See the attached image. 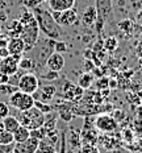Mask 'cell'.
Returning <instances> with one entry per match:
<instances>
[{
	"label": "cell",
	"instance_id": "cell-19",
	"mask_svg": "<svg viewBox=\"0 0 142 153\" xmlns=\"http://www.w3.org/2000/svg\"><path fill=\"white\" fill-rule=\"evenodd\" d=\"M3 126H4V128L8 131V132H12L13 133L16 129L18 128V126H20V122H18V119L16 116H11V115H8L7 117H4V119L1 120Z\"/></svg>",
	"mask_w": 142,
	"mask_h": 153
},
{
	"label": "cell",
	"instance_id": "cell-9",
	"mask_svg": "<svg viewBox=\"0 0 142 153\" xmlns=\"http://www.w3.org/2000/svg\"><path fill=\"white\" fill-rule=\"evenodd\" d=\"M95 127L102 132H112L117 128V122L115 117L109 116V115H100L95 122Z\"/></svg>",
	"mask_w": 142,
	"mask_h": 153
},
{
	"label": "cell",
	"instance_id": "cell-33",
	"mask_svg": "<svg viewBox=\"0 0 142 153\" xmlns=\"http://www.w3.org/2000/svg\"><path fill=\"white\" fill-rule=\"evenodd\" d=\"M54 52L57 53H65V52H67V45H66V42L65 41H62V40H58V41H54Z\"/></svg>",
	"mask_w": 142,
	"mask_h": 153
},
{
	"label": "cell",
	"instance_id": "cell-2",
	"mask_svg": "<svg viewBox=\"0 0 142 153\" xmlns=\"http://www.w3.org/2000/svg\"><path fill=\"white\" fill-rule=\"evenodd\" d=\"M18 119L21 126L26 127L28 129H36L43 126L45 123V114H42L37 107H32L26 111H18Z\"/></svg>",
	"mask_w": 142,
	"mask_h": 153
},
{
	"label": "cell",
	"instance_id": "cell-29",
	"mask_svg": "<svg viewBox=\"0 0 142 153\" xmlns=\"http://www.w3.org/2000/svg\"><path fill=\"white\" fill-rule=\"evenodd\" d=\"M34 107H37L41 111V112L45 114V115L53 111V108H52V106H50V103H45V102H41V100H37V99H34Z\"/></svg>",
	"mask_w": 142,
	"mask_h": 153
},
{
	"label": "cell",
	"instance_id": "cell-35",
	"mask_svg": "<svg viewBox=\"0 0 142 153\" xmlns=\"http://www.w3.org/2000/svg\"><path fill=\"white\" fill-rule=\"evenodd\" d=\"M9 115V106L4 102H0V120L7 117Z\"/></svg>",
	"mask_w": 142,
	"mask_h": 153
},
{
	"label": "cell",
	"instance_id": "cell-36",
	"mask_svg": "<svg viewBox=\"0 0 142 153\" xmlns=\"http://www.w3.org/2000/svg\"><path fill=\"white\" fill-rule=\"evenodd\" d=\"M59 153H66V135L65 131L59 133Z\"/></svg>",
	"mask_w": 142,
	"mask_h": 153
},
{
	"label": "cell",
	"instance_id": "cell-21",
	"mask_svg": "<svg viewBox=\"0 0 142 153\" xmlns=\"http://www.w3.org/2000/svg\"><path fill=\"white\" fill-rule=\"evenodd\" d=\"M7 29H8V34L11 37H20L21 32H23V24L20 23V20H12Z\"/></svg>",
	"mask_w": 142,
	"mask_h": 153
},
{
	"label": "cell",
	"instance_id": "cell-27",
	"mask_svg": "<svg viewBox=\"0 0 142 153\" xmlns=\"http://www.w3.org/2000/svg\"><path fill=\"white\" fill-rule=\"evenodd\" d=\"M118 29L122 32V33H130L132 30H133L134 25H133V21L129 20V19H124V20H121L118 23Z\"/></svg>",
	"mask_w": 142,
	"mask_h": 153
},
{
	"label": "cell",
	"instance_id": "cell-6",
	"mask_svg": "<svg viewBox=\"0 0 142 153\" xmlns=\"http://www.w3.org/2000/svg\"><path fill=\"white\" fill-rule=\"evenodd\" d=\"M17 88L23 92H26V94H36L40 88V81L38 76H37L32 71H26L25 74L20 75L17 81Z\"/></svg>",
	"mask_w": 142,
	"mask_h": 153
},
{
	"label": "cell",
	"instance_id": "cell-40",
	"mask_svg": "<svg viewBox=\"0 0 142 153\" xmlns=\"http://www.w3.org/2000/svg\"><path fill=\"white\" fill-rule=\"evenodd\" d=\"M7 56H9L7 46H4V48H0V58H4V57H7Z\"/></svg>",
	"mask_w": 142,
	"mask_h": 153
},
{
	"label": "cell",
	"instance_id": "cell-34",
	"mask_svg": "<svg viewBox=\"0 0 142 153\" xmlns=\"http://www.w3.org/2000/svg\"><path fill=\"white\" fill-rule=\"evenodd\" d=\"M96 87H97V90H105V88H109V78L102 76L99 81H96Z\"/></svg>",
	"mask_w": 142,
	"mask_h": 153
},
{
	"label": "cell",
	"instance_id": "cell-43",
	"mask_svg": "<svg viewBox=\"0 0 142 153\" xmlns=\"http://www.w3.org/2000/svg\"><path fill=\"white\" fill-rule=\"evenodd\" d=\"M0 59H1V58H0Z\"/></svg>",
	"mask_w": 142,
	"mask_h": 153
},
{
	"label": "cell",
	"instance_id": "cell-12",
	"mask_svg": "<svg viewBox=\"0 0 142 153\" xmlns=\"http://www.w3.org/2000/svg\"><path fill=\"white\" fill-rule=\"evenodd\" d=\"M40 141L34 137H29L23 143H15V151L17 153H36Z\"/></svg>",
	"mask_w": 142,
	"mask_h": 153
},
{
	"label": "cell",
	"instance_id": "cell-37",
	"mask_svg": "<svg viewBox=\"0 0 142 153\" xmlns=\"http://www.w3.org/2000/svg\"><path fill=\"white\" fill-rule=\"evenodd\" d=\"M15 148V143L13 144H0V153H12Z\"/></svg>",
	"mask_w": 142,
	"mask_h": 153
},
{
	"label": "cell",
	"instance_id": "cell-39",
	"mask_svg": "<svg viewBox=\"0 0 142 153\" xmlns=\"http://www.w3.org/2000/svg\"><path fill=\"white\" fill-rule=\"evenodd\" d=\"M84 66H86V70H87V71H90V70L93 69V63L90 62V58H86V61H84Z\"/></svg>",
	"mask_w": 142,
	"mask_h": 153
},
{
	"label": "cell",
	"instance_id": "cell-32",
	"mask_svg": "<svg viewBox=\"0 0 142 153\" xmlns=\"http://www.w3.org/2000/svg\"><path fill=\"white\" fill-rule=\"evenodd\" d=\"M79 153H100V151L95 144H83V146H80Z\"/></svg>",
	"mask_w": 142,
	"mask_h": 153
},
{
	"label": "cell",
	"instance_id": "cell-16",
	"mask_svg": "<svg viewBox=\"0 0 142 153\" xmlns=\"http://www.w3.org/2000/svg\"><path fill=\"white\" fill-rule=\"evenodd\" d=\"M7 49L9 54H23L25 53V42L21 37H11L7 42Z\"/></svg>",
	"mask_w": 142,
	"mask_h": 153
},
{
	"label": "cell",
	"instance_id": "cell-18",
	"mask_svg": "<svg viewBox=\"0 0 142 153\" xmlns=\"http://www.w3.org/2000/svg\"><path fill=\"white\" fill-rule=\"evenodd\" d=\"M30 137V131L26 128V127H24V126H18V128L13 132V140H15V143H23L25 141L26 139H29Z\"/></svg>",
	"mask_w": 142,
	"mask_h": 153
},
{
	"label": "cell",
	"instance_id": "cell-5",
	"mask_svg": "<svg viewBox=\"0 0 142 153\" xmlns=\"http://www.w3.org/2000/svg\"><path fill=\"white\" fill-rule=\"evenodd\" d=\"M9 104L15 107L17 111H26L29 108L34 107V97L20 90L15 91L13 94L9 95Z\"/></svg>",
	"mask_w": 142,
	"mask_h": 153
},
{
	"label": "cell",
	"instance_id": "cell-26",
	"mask_svg": "<svg viewBox=\"0 0 142 153\" xmlns=\"http://www.w3.org/2000/svg\"><path fill=\"white\" fill-rule=\"evenodd\" d=\"M17 86L11 85V83H1L0 85V95L3 97H9L11 94H13L15 91H17Z\"/></svg>",
	"mask_w": 142,
	"mask_h": 153
},
{
	"label": "cell",
	"instance_id": "cell-22",
	"mask_svg": "<svg viewBox=\"0 0 142 153\" xmlns=\"http://www.w3.org/2000/svg\"><path fill=\"white\" fill-rule=\"evenodd\" d=\"M15 140H13V133L8 132L7 129L4 128L3 126L1 120H0V144H13Z\"/></svg>",
	"mask_w": 142,
	"mask_h": 153
},
{
	"label": "cell",
	"instance_id": "cell-10",
	"mask_svg": "<svg viewBox=\"0 0 142 153\" xmlns=\"http://www.w3.org/2000/svg\"><path fill=\"white\" fill-rule=\"evenodd\" d=\"M59 94L62 95L65 99H71V100H77L79 98H82L83 95V88L79 86L72 85L71 82H65V85L62 86V90Z\"/></svg>",
	"mask_w": 142,
	"mask_h": 153
},
{
	"label": "cell",
	"instance_id": "cell-17",
	"mask_svg": "<svg viewBox=\"0 0 142 153\" xmlns=\"http://www.w3.org/2000/svg\"><path fill=\"white\" fill-rule=\"evenodd\" d=\"M80 141L83 144H95L99 139V133H97L96 129H92V128H83L80 133Z\"/></svg>",
	"mask_w": 142,
	"mask_h": 153
},
{
	"label": "cell",
	"instance_id": "cell-11",
	"mask_svg": "<svg viewBox=\"0 0 142 153\" xmlns=\"http://www.w3.org/2000/svg\"><path fill=\"white\" fill-rule=\"evenodd\" d=\"M45 66L47 68V70H53V71H58L59 73L63 68H65V57H63V54L53 52L46 58Z\"/></svg>",
	"mask_w": 142,
	"mask_h": 153
},
{
	"label": "cell",
	"instance_id": "cell-30",
	"mask_svg": "<svg viewBox=\"0 0 142 153\" xmlns=\"http://www.w3.org/2000/svg\"><path fill=\"white\" fill-rule=\"evenodd\" d=\"M17 3L20 5H24V7H26V8L33 9L34 7L40 5L41 3H43V0H17Z\"/></svg>",
	"mask_w": 142,
	"mask_h": 153
},
{
	"label": "cell",
	"instance_id": "cell-24",
	"mask_svg": "<svg viewBox=\"0 0 142 153\" xmlns=\"http://www.w3.org/2000/svg\"><path fill=\"white\" fill-rule=\"evenodd\" d=\"M18 69L24 70V71H32L34 69V61L33 58L29 56V57H25V56H21L20 58V62H18Z\"/></svg>",
	"mask_w": 142,
	"mask_h": 153
},
{
	"label": "cell",
	"instance_id": "cell-42",
	"mask_svg": "<svg viewBox=\"0 0 142 153\" xmlns=\"http://www.w3.org/2000/svg\"><path fill=\"white\" fill-rule=\"evenodd\" d=\"M0 37H1V29H0Z\"/></svg>",
	"mask_w": 142,
	"mask_h": 153
},
{
	"label": "cell",
	"instance_id": "cell-14",
	"mask_svg": "<svg viewBox=\"0 0 142 153\" xmlns=\"http://www.w3.org/2000/svg\"><path fill=\"white\" fill-rule=\"evenodd\" d=\"M97 19V11L93 4H90L82 13V23L86 27H93Z\"/></svg>",
	"mask_w": 142,
	"mask_h": 153
},
{
	"label": "cell",
	"instance_id": "cell-13",
	"mask_svg": "<svg viewBox=\"0 0 142 153\" xmlns=\"http://www.w3.org/2000/svg\"><path fill=\"white\" fill-rule=\"evenodd\" d=\"M75 0H47V7L52 12H61L74 8Z\"/></svg>",
	"mask_w": 142,
	"mask_h": 153
},
{
	"label": "cell",
	"instance_id": "cell-7",
	"mask_svg": "<svg viewBox=\"0 0 142 153\" xmlns=\"http://www.w3.org/2000/svg\"><path fill=\"white\" fill-rule=\"evenodd\" d=\"M52 15L54 17V20L57 21V24L61 25V27H72L79 20V15L74 8L61 11V12H52Z\"/></svg>",
	"mask_w": 142,
	"mask_h": 153
},
{
	"label": "cell",
	"instance_id": "cell-4",
	"mask_svg": "<svg viewBox=\"0 0 142 153\" xmlns=\"http://www.w3.org/2000/svg\"><path fill=\"white\" fill-rule=\"evenodd\" d=\"M20 37L25 42V52H30L40 38V28L36 21V17L26 24H23V32Z\"/></svg>",
	"mask_w": 142,
	"mask_h": 153
},
{
	"label": "cell",
	"instance_id": "cell-3",
	"mask_svg": "<svg viewBox=\"0 0 142 153\" xmlns=\"http://www.w3.org/2000/svg\"><path fill=\"white\" fill-rule=\"evenodd\" d=\"M95 7H96V11H97V19L93 27L97 33L100 34L104 29V25L109 20L110 15L113 12V4H112V0H96Z\"/></svg>",
	"mask_w": 142,
	"mask_h": 153
},
{
	"label": "cell",
	"instance_id": "cell-1",
	"mask_svg": "<svg viewBox=\"0 0 142 153\" xmlns=\"http://www.w3.org/2000/svg\"><path fill=\"white\" fill-rule=\"evenodd\" d=\"M34 17H36V21L38 24L40 32L43 34L45 37L50 38V40H62V37L65 36V32H63L61 25L57 24V21L53 17L52 12L47 11L46 8H43L42 5H37L32 9Z\"/></svg>",
	"mask_w": 142,
	"mask_h": 153
},
{
	"label": "cell",
	"instance_id": "cell-23",
	"mask_svg": "<svg viewBox=\"0 0 142 153\" xmlns=\"http://www.w3.org/2000/svg\"><path fill=\"white\" fill-rule=\"evenodd\" d=\"M117 46H118V40L115 36H109V37H107L105 40L103 41L104 50H107V52H109V53L115 52V50L117 49Z\"/></svg>",
	"mask_w": 142,
	"mask_h": 153
},
{
	"label": "cell",
	"instance_id": "cell-41",
	"mask_svg": "<svg viewBox=\"0 0 142 153\" xmlns=\"http://www.w3.org/2000/svg\"><path fill=\"white\" fill-rule=\"evenodd\" d=\"M12 153H17V152H16V151H15V149H13V151H12Z\"/></svg>",
	"mask_w": 142,
	"mask_h": 153
},
{
	"label": "cell",
	"instance_id": "cell-31",
	"mask_svg": "<svg viewBox=\"0 0 142 153\" xmlns=\"http://www.w3.org/2000/svg\"><path fill=\"white\" fill-rule=\"evenodd\" d=\"M40 78L45 79V81H55L59 78V73L58 71H53V70H47V73H42L40 74Z\"/></svg>",
	"mask_w": 142,
	"mask_h": 153
},
{
	"label": "cell",
	"instance_id": "cell-20",
	"mask_svg": "<svg viewBox=\"0 0 142 153\" xmlns=\"http://www.w3.org/2000/svg\"><path fill=\"white\" fill-rule=\"evenodd\" d=\"M93 82H95L93 76L91 75L88 71L83 73V74H80V75H79V78H78V86H79V87H82L83 90H87V88H90L91 86L93 85Z\"/></svg>",
	"mask_w": 142,
	"mask_h": 153
},
{
	"label": "cell",
	"instance_id": "cell-28",
	"mask_svg": "<svg viewBox=\"0 0 142 153\" xmlns=\"http://www.w3.org/2000/svg\"><path fill=\"white\" fill-rule=\"evenodd\" d=\"M46 135H47V132H46V129L43 128V127H40V128H36V129H30V137L37 139L38 141L45 139Z\"/></svg>",
	"mask_w": 142,
	"mask_h": 153
},
{
	"label": "cell",
	"instance_id": "cell-15",
	"mask_svg": "<svg viewBox=\"0 0 142 153\" xmlns=\"http://www.w3.org/2000/svg\"><path fill=\"white\" fill-rule=\"evenodd\" d=\"M38 99L41 102L45 103H50V100L54 99V97L57 95V87L54 85H45L41 88H38Z\"/></svg>",
	"mask_w": 142,
	"mask_h": 153
},
{
	"label": "cell",
	"instance_id": "cell-25",
	"mask_svg": "<svg viewBox=\"0 0 142 153\" xmlns=\"http://www.w3.org/2000/svg\"><path fill=\"white\" fill-rule=\"evenodd\" d=\"M36 153H57L55 151V146L53 144H50L46 139L41 140L40 144H38V149H37Z\"/></svg>",
	"mask_w": 142,
	"mask_h": 153
},
{
	"label": "cell",
	"instance_id": "cell-38",
	"mask_svg": "<svg viewBox=\"0 0 142 153\" xmlns=\"http://www.w3.org/2000/svg\"><path fill=\"white\" fill-rule=\"evenodd\" d=\"M11 82V75H7L4 73H0V85L1 83H9Z\"/></svg>",
	"mask_w": 142,
	"mask_h": 153
},
{
	"label": "cell",
	"instance_id": "cell-8",
	"mask_svg": "<svg viewBox=\"0 0 142 153\" xmlns=\"http://www.w3.org/2000/svg\"><path fill=\"white\" fill-rule=\"evenodd\" d=\"M23 54H9L0 59V73L7 75H15L18 71V62Z\"/></svg>",
	"mask_w": 142,
	"mask_h": 153
}]
</instances>
